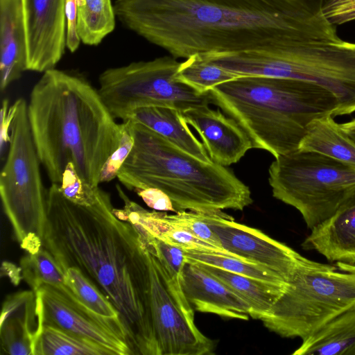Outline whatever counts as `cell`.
<instances>
[{"label": "cell", "instance_id": "6da1fadb", "mask_svg": "<svg viewBox=\"0 0 355 355\" xmlns=\"http://www.w3.org/2000/svg\"><path fill=\"white\" fill-rule=\"evenodd\" d=\"M326 0H116L127 28L175 58L249 53L275 58L296 41L340 40Z\"/></svg>", "mask_w": 355, "mask_h": 355}, {"label": "cell", "instance_id": "7a4b0ae2", "mask_svg": "<svg viewBox=\"0 0 355 355\" xmlns=\"http://www.w3.org/2000/svg\"><path fill=\"white\" fill-rule=\"evenodd\" d=\"M113 209L107 192L93 206L83 207L51 183L42 247L64 272L78 268L116 307L132 355H159L150 311L149 252L133 225Z\"/></svg>", "mask_w": 355, "mask_h": 355}, {"label": "cell", "instance_id": "3957f363", "mask_svg": "<svg viewBox=\"0 0 355 355\" xmlns=\"http://www.w3.org/2000/svg\"><path fill=\"white\" fill-rule=\"evenodd\" d=\"M32 137L51 183L59 184L67 164L93 186L123 132L97 89L85 78L55 68L43 73L28 103Z\"/></svg>", "mask_w": 355, "mask_h": 355}, {"label": "cell", "instance_id": "277c9868", "mask_svg": "<svg viewBox=\"0 0 355 355\" xmlns=\"http://www.w3.org/2000/svg\"><path fill=\"white\" fill-rule=\"evenodd\" d=\"M206 92L212 104L241 127L253 148L275 158L297 150L313 120L340 116L334 94L300 80L241 76Z\"/></svg>", "mask_w": 355, "mask_h": 355}, {"label": "cell", "instance_id": "5b68a950", "mask_svg": "<svg viewBox=\"0 0 355 355\" xmlns=\"http://www.w3.org/2000/svg\"><path fill=\"white\" fill-rule=\"evenodd\" d=\"M123 123L134 143L116 178L129 190L159 189L176 212L242 211L252 203L249 187L226 166L200 160L142 124Z\"/></svg>", "mask_w": 355, "mask_h": 355}, {"label": "cell", "instance_id": "8992f818", "mask_svg": "<svg viewBox=\"0 0 355 355\" xmlns=\"http://www.w3.org/2000/svg\"><path fill=\"white\" fill-rule=\"evenodd\" d=\"M216 62L239 76L295 79L318 85L336 96L340 116L355 112V42L342 39L296 41L277 58L226 53Z\"/></svg>", "mask_w": 355, "mask_h": 355}, {"label": "cell", "instance_id": "52a82bcc", "mask_svg": "<svg viewBox=\"0 0 355 355\" xmlns=\"http://www.w3.org/2000/svg\"><path fill=\"white\" fill-rule=\"evenodd\" d=\"M354 306L355 266L314 261L295 273L260 320L281 337L302 340Z\"/></svg>", "mask_w": 355, "mask_h": 355}, {"label": "cell", "instance_id": "ba28073f", "mask_svg": "<svg viewBox=\"0 0 355 355\" xmlns=\"http://www.w3.org/2000/svg\"><path fill=\"white\" fill-rule=\"evenodd\" d=\"M14 105L8 153L0 174V195L20 247L28 254H35L42 247L46 195L28 121V103L20 98Z\"/></svg>", "mask_w": 355, "mask_h": 355}, {"label": "cell", "instance_id": "9c48e42d", "mask_svg": "<svg viewBox=\"0 0 355 355\" xmlns=\"http://www.w3.org/2000/svg\"><path fill=\"white\" fill-rule=\"evenodd\" d=\"M273 197L295 207L308 229L330 218L355 187V167L318 153L297 149L270 164Z\"/></svg>", "mask_w": 355, "mask_h": 355}, {"label": "cell", "instance_id": "30bf717a", "mask_svg": "<svg viewBox=\"0 0 355 355\" xmlns=\"http://www.w3.org/2000/svg\"><path fill=\"white\" fill-rule=\"evenodd\" d=\"M179 65L176 58L164 56L109 68L100 74L98 90L113 117L122 121L143 107L184 112L211 104L207 92L200 93L177 78Z\"/></svg>", "mask_w": 355, "mask_h": 355}, {"label": "cell", "instance_id": "8fae6325", "mask_svg": "<svg viewBox=\"0 0 355 355\" xmlns=\"http://www.w3.org/2000/svg\"><path fill=\"white\" fill-rule=\"evenodd\" d=\"M34 292L38 327H55L91 340L110 355H132L123 323L92 311L66 283L43 284Z\"/></svg>", "mask_w": 355, "mask_h": 355}, {"label": "cell", "instance_id": "7c38bea8", "mask_svg": "<svg viewBox=\"0 0 355 355\" xmlns=\"http://www.w3.org/2000/svg\"><path fill=\"white\" fill-rule=\"evenodd\" d=\"M200 214L224 250L236 258L275 272L288 283L300 269L314 262L259 230L235 222L222 211Z\"/></svg>", "mask_w": 355, "mask_h": 355}, {"label": "cell", "instance_id": "4fadbf2b", "mask_svg": "<svg viewBox=\"0 0 355 355\" xmlns=\"http://www.w3.org/2000/svg\"><path fill=\"white\" fill-rule=\"evenodd\" d=\"M65 0H23L26 71L55 68L66 46Z\"/></svg>", "mask_w": 355, "mask_h": 355}, {"label": "cell", "instance_id": "5bb4252c", "mask_svg": "<svg viewBox=\"0 0 355 355\" xmlns=\"http://www.w3.org/2000/svg\"><path fill=\"white\" fill-rule=\"evenodd\" d=\"M187 122L199 134L210 159L227 166L238 162L252 144L241 127L231 117L209 105L182 112Z\"/></svg>", "mask_w": 355, "mask_h": 355}, {"label": "cell", "instance_id": "9a60e30c", "mask_svg": "<svg viewBox=\"0 0 355 355\" xmlns=\"http://www.w3.org/2000/svg\"><path fill=\"white\" fill-rule=\"evenodd\" d=\"M180 282L193 310L245 320L251 316V308L244 300L196 263L187 261Z\"/></svg>", "mask_w": 355, "mask_h": 355}, {"label": "cell", "instance_id": "2e32d148", "mask_svg": "<svg viewBox=\"0 0 355 355\" xmlns=\"http://www.w3.org/2000/svg\"><path fill=\"white\" fill-rule=\"evenodd\" d=\"M302 247L331 262L355 266V187L330 218L311 230Z\"/></svg>", "mask_w": 355, "mask_h": 355}, {"label": "cell", "instance_id": "e0dca14e", "mask_svg": "<svg viewBox=\"0 0 355 355\" xmlns=\"http://www.w3.org/2000/svg\"><path fill=\"white\" fill-rule=\"evenodd\" d=\"M37 328L35 293L23 291L8 295L0 320L1 354L34 355Z\"/></svg>", "mask_w": 355, "mask_h": 355}, {"label": "cell", "instance_id": "ac0fdd59", "mask_svg": "<svg viewBox=\"0 0 355 355\" xmlns=\"http://www.w3.org/2000/svg\"><path fill=\"white\" fill-rule=\"evenodd\" d=\"M116 189L124 206L122 209L114 208L113 212L119 219L132 224L140 238L150 236L184 250L217 252L232 256L225 250L202 241L175 225L166 218L164 212L145 209L131 200L119 185H116Z\"/></svg>", "mask_w": 355, "mask_h": 355}, {"label": "cell", "instance_id": "d6986e66", "mask_svg": "<svg viewBox=\"0 0 355 355\" xmlns=\"http://www.w3.org/2000/svg\"><path fill=\"white\" fill-rule=\"evenodd\" d=\"M26 35L23 0H0V88L26 71Z\"/></svg>", "mask_w": 355, "mask_h": 355}, {"label": "cell", "instance_id": "ffe728a7", "mask_svg": "<svg viewBox=\"0 0 355 355\" xmlns=\"http://www.w3.org/2000/svg\"><path fill=\"white\" fill-rule=\"evenodd\" d=\"M124 120L142 124L200 160L212 161L203 144L191 131L182 112L176 109L143 107L133 111Z\"/></svg>", "mask_w": 355, "mask_h": 355}, {"label": "cell", "instance_id": "44dd1931", "mask_svg": "<svg viewBox=\"0 0 355 355\" xmlns=\"http://www.w3.org/2000/svg\"><path fill=\"white\" fill-rule=\"evenodd\" d=\"M293 355H355V306L302 339Z\"/></svg>", "mask_w": 355, "mask_h": 355}, {"label": "cell", "instance_id": "7402d4cb", "mask_svg": "<svg viewBox=\"0 0 355 355\" xmlns=\"http://www.w3.org/2000/svg\"><path fill=\"white\" fill-rule=\"evenodd\" d=\"M331 115L313 120L298 149L313 151L355 167V142Z\"/></svg>", "mask_w": 355, "mask_h": 355}, {"label": "cell", "instance_id": "603a6c76", "mask_svg": "<svg viewBox=\"0 0 355 355\" xmlns=\"http://www.w3.org/2000/svg\"><path fill=\"white\" fill-rule=\"evenodd\" d=\"M194 263L221 281L244 300L251 308L250 317L254 319L260 320L284 293L278 288L249 277L204 263Z\"/></svg>", "mask_w": 355, "mask_h": 355}, {"label": "cell", "instance_id": "cb8c5ba5", "mask_svg": "<svg viewBox=\"0 0 355 355\" xmlns=\"http://www.w3.org/2000/svg\"><path fill=\"white\" fill-rule=\"evenodd\" d=\"M34 355H110L98 343L49 325L39 326Z\"/></svg>", "mask_w": 355, "mask_h": 355}, {"label": "cell", "instance_id": "d4e9b609", "mask_svg": "<svg viewBox=\"0 0 355 355\" xmlns=\"http://www.w3.org/2000/svg\"><path fill=\"white\" fill-rule=\"evenodd\" d=\"M77 31L80 41L96 46L115 28L116 14L111 0H76Z\"/></svg>", "mask_w": 355, "mask_h": 355}, {"label": "cell", "instance_id": "484cf974", "mask_svg": "<svg viewBox=\"0 0 355 355\" xmlns=\"http://www.w3.org/2000/svg\"><path fill=\"white\" fill-rule=\"evenodd\" d=\"M187 261L215 266L266 283L283 292L288 283L275 272L259 265L217 252L184 250Z\"/></svg>", "mask_w": 355, "mask_h": 355}, {"label": "cell", "instance_id": "4316f807", "mask_svg": "<svg viewBox=\"0 0 355 355\" xmlns=\"http://www.w3.org/2000/svg\"><path fill=\"white\" fill-rule=\"evenodd\" d=\"M241 76L235 74L205 59L200 54H194L180 62L177 78L200 93L222 83Z\"/></svg>", "mask_w": 355, "mask_h": 355}, {"label": "cell", "instance_id": "83f0119b", "mask_svg": "<svg viewBox=\"0 0 355 355\" xmlns=\"http://www.w3.org/2000/svg\"><path fill=\"white\" fill-rule=\"evenodd\" d=\"M22 278L33 291L42 284L66 283L64 272L54 257L44 247L35 254L24 256L21 261Z\"/></svg>", "mask_w": 355, "mask_h": 355}, {"label": "cell", "instance_id": "f1b7e54d", "mask_svg": "<svg viewBox=\"0 0 355 355\" xmlns=\"http://www.w3.org/2000/svg\"><path fill=\"white\" fill-rule=\"evenodd\" d=\"M64 275L67 286L89 309L103 317L122 322L116 307L78 268H67Z\"/></svg>", "mask_w": 355, "mask_h": 355}, {"label": "cell", "instance_id": "f546056e", "mask_svg": "<svg viewBox=\"0 0 355 355\" xmlns=\"http://www.w3.org/2000/svg\"><path fill=\"white\" fill-rule=\"evenodd\" d=\"M59 187L65 198L83 207L93 206L105 192L99 186H93L83 179L71 162L66 166Z\"/></svg>", "mask_w": 355, "mask_h": 355}, {"label": "cell", "instance_id": "4dcf8cb0", "mask_svg": "<svg viewBox=\"0 0 355 355\" xmlns=\"http://www.w3.org/2000/svg\"><path fill=\"white\" fill-rule=\"evenodd\" d=\"M139 239L145 248L159 259L173 278L178 283L187 263L184 250L153 236Z\"/></svg>", "mask_w": 355, "mask_h": 355}, {"label": "cell", "instance_id": "1f68e13d", "mask_svg": "<svg viewBox=\"0 0 355 355\" xmlns=\"http://www.w3.org/2000/svg\"><path fill=\"white\" fill-rule=\"evenodd\" d=\"M165 216L171 223L189 232L200 240L223 249L214 232L202 218L200 212L180 211L175 214L165 213Z\"/></svg>", "mask_w": 355, "mask_h": 355}, {"label": "cell", "instance_id": "d6a6232c", "mask_svg": "<svg viewBox=\"0 0 355 355\" xmlns=\"http://www.w3.org/2000/svg\"><path fill=\"white\" fill-rule=\"evenodd\" d=\"M122 138L119 147L105 163L101 173V183L109 182L117 177V174L128 156L134 143L132 135L124 123Z\"/></svg>", "mask_w": 355, "mask_h": 355}, {"label": "cell", "instance_id": "836d02e7", "mask_svg": "<svg viewBox=\"0 0 355 355\" xmlns=\"http://www.w3.org/2000/svg\"><path fill=\"white\" fill-rule=\"evenodd\" d=\"M322 13L335 26L355 21V0H326Z\"/></svg>", "mask_w": 355, "mask_h": 355}, {"label": "cell", "instance_id": "e575fe53", "mask_svg": "<svg viewBox=\"0 0 355 355\" xmlns=\"http://www.w3.org/2000/svg\"><path fill=\"white\" fill-rule=\"evenodd\" d=\"M64 12L67 22L66 46L71 53H73L81 42L77 31L76 0H65Z\"/></svg>", "mask_w": 355, "mask_h": 355}, {"label": "cell", "instance_id": "d590c367", "mask_svg": "<svg viewBox=\"0 0 355 355\" xmlns=\"http://www.w3.org/2000/svg\"><path fill=\"white\" fill-rule=\"evenodd\" d=\"M135 192L149 207L155 210L176 212L171 198L159 189L147 188Z\"/></svg>", "mask_w": 355, "mask_h": 355}, {"label": "cell", "instance_id": "8d00e7d4", "mask_svg": "<svg viewBox=\"0 0 355 355\" xmlns=\"http://www.w3.org/2000/svg\"><path fill=\"white\" fill-rule=\"evenodd\" d=\"M15 114V105L14 103L9 106L8 100L5 98L2 102V107L1 110V151L3 153V150L5 146L9 145L10 139V129L12 125V119Z\"/></svg>", "mask_w": 355, "mask_h": 355}, {"label": "cell", "instance_id": "74e56055", "mask_svg": "<svg viewBox=\"0 0 355 355\" xmlns=\"http://www.w3.org/2000/svg\"><path fill=\"white\" fill-rule=\"evenodd\" d=\"M343 130L355 142V118L349 121L339 123Z\"/></svg>", "mask_w": 355, "mask_h": 355}]
</instances>
